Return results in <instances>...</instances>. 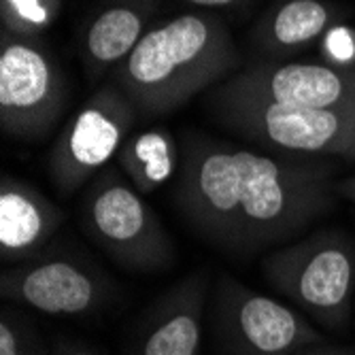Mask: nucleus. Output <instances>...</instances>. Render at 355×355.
<instances>
[{"instance_id":"obj_1","label":"nucleus","mask_w":355,"mask_h":355,"mask_svg":"<svg viewBox=\"0 0 355 355\" xmlns=\"http://www.w3.org/2000/svg\"><path fill=\"white\" fill-rule=\"evenodd\" d=\"M336 179L338 166L326 157L262 153L189 135L175 202L215 249L249 255L326 217L338 200Z\"/></svg>"},{"instance_id":"obj_2","label":"nucleus","mask_w":355,"mask_h":355,"mask_svg":"<svg viewBox=\"0 0 355 355\" xmlns=\"http://www.w3.org/2000/svg\"><path fill=\"white\" fill-rule=\"evenodd\" d=\"M230 30L213 13H181L151 26L115 69L113 83L143 117L177 111L239 71Z\"/></svg>"},{"instance_id":"obj_3","label":"nucleus","mask_w":355,"mask_h":355,"mask_svg":"<svg viewBox=\"0 0 355 355\" xmlns=\"http://www.w3.org/2000/svg\"><path fill=\"white\" fill-rule=\"evenodd\" d=\"M207 105L221 125L277 153L355 162V107L309 109L211 87Z\"/></svg>"},{"instance_id":"obj_4","label":"nucleus","mask_w":355,"mask_h":355,"mask_svg":"<svg viewBox=\"0 0 355 355\" xmlns=\"http://www.w3.org/2000/svg\"><path fill=\"white\" fill-rule=\"evenodd\" d=\"M268 285L326 330H345L355 298V241L321 230L262 260Z\"/></svg>"},{"instance_id":"obj_5","label":"nucleus","mask_w":355,"mask_h":355,"mask_svg":"<svg viewBox=\"0 0 355 355\" xmlns=\"http://www.w3.org/2000/svg\"><path fill=\"white\" fill-rule=\"evenodd\" d=\"M85 234L115 264L132 272H162L177 260L166 228L125 175L107 166L96 175L81 205Z\"/></svg>"},{"instance_id":"obj_6","label":"nucleus","mask_w":355,"mask_h":355,"mask_svg":"<svg viewBox=\"0 0 355 355\" xmlns=\"http://www.w3.org/2000/svg\"><path fill=\"white\" fill-rule=\"evenodd\" d=\"M211 315L223 355H302L324 343L300 311L228 275L215 285Z\"/></svg>"},{"instance_id":"obj_7","label":"nucleus","mask_w":355,"mask_h":355,"mask_svg":"<svg viewBox=\"0 0 355 355\" xmlns=\"http://www.w3.org/2000/svg\"><path fill=\"white\" fill-rule=\"evenodd\" d=\"M139 113L128 96L111 81L96 89L62 128L47 157L53 185L71 196L89 183L132 135Z\"/></svg>"},{"instance_id":"obj_8","label":"nucleus","mask_w":355,"mask_h":355,"mask_svg":"<svg viewBox=\"0 0 355 355\" xmlns=\"http://www.w3.org/2000/svg\"><path fill=\"white\" fill-rule=\"evenodd\" d=\"M67 103V79L41 39L3 32L0 39V125L15 139L45 137Z\"/></svg>"},{"instance_id":"obj_9","label":"nucleus","mask_w":355,"mask_h":355,"mask_svg":"<svg viewBox=\"0 0 355 355\" xmlns=\"http://www.w3.org/2000/svg\"><path fill=\"white\" fill-rule=\"evenodd\" d=\"M0 294L53 317H87L113 296L109 277L73 249H45L26 262L9 266L0 277Z\"/></svg>"},{"instance_id":"obj_10","label":"nucleus","mask_w":355,"mask_h":355,"mask_svg":"<svg viewBox=\"0 0 355 355\" xmlns=\"http://www.w3.org/2000/svg\"><path fill=\"white\" fill-rule=\"evenodd\" d=\"M217 85L289 107H355V64L257 60Z\"/></svg>"},{"instance_id":"obj_11","label":"nucleus","mask_w":355,"mask_h":355,"mask_svg":"<svg viewBox=\"0 0 355 355\" xmlns=\"http://www.w3.org/2000/svg\"><path fill=\"white\" fill-rule=\"evenodd\" d=\"M209 275L191 272L151 309L139 343V355H198L202 343Z\"/></svg>"},{"instance_id":"obj_12","label":"nucleus","mask_w":355,"mask_h":355,"mask_svg":"<svg viewBox=\"0 0 355 355\" xmlns=\"http://www.w3.org/2000/svg\"><path fill=\"white\" fill-rule=\"evenodd\" d=\"M67 215L47 196L15 177L0 183V257L19 264L43 253Z\"/></svg>"},{"instance_id":"obj_13","label":"nucleus","mask_w":355,"mask_h":355,"mask_svg":"<svg viewBox=\"0 0 355 355\" xmlns=\"http://www.w3.org/2000/svg\"><path fill=\"white\" fill-rule=\"evenodd\" d=\"M157 0H109L96 11L79 41V55L89 77H101L132 53L149 30Z\"/></svg>"},{"instance_id":"obj_14","label":"nucleus","mask_w":355,"mask_h":355,"mask_svg":"<svg viewBox=\"0 0 355 355\" xmlns=\"http://www.w3.org/2000/svg\"><path fill=\"white\" fill-rule=\"evenodd\" d=\"M347 11L330 0H279L255 28V41L270 53H292L324 39Z\"/></svg>"},{"instance_id":"obj_15","label":"nucleus","mask_w":355,"mask_h":355,"mask_svg":"<svg viewBox=\"0 0 355 355\" xmlns=\"http://www.w3.org/2000/svg\"><path fill=\"white\" fill-rule=\"evenodd\" d=\"M115 162L141 193H151L179 171L181 151L168 130L149 128L123 141Z\"/></svg>"},{"instance_id":"obj_16","label":"nucleus","mask_w":355,"mask_h":355,"mask_svg":"<svg viewBox=\"0 0 355 355\" xmlns=\"http://www.w3.org/2000/svg\"><path fill=\"white\" fill-rule=\"evenodd\" d=\"M64 0H0L3 32L24 39H39L58 19Z\"/></svg>"},{"instance_id":"obj_17","label":"nucleus","mask_w":355,"mask_h":355,"mask_svg":"<svg viewBox=\"0 0 355 355\" xmlns=\"http://www.w3.org/2000/svg\"><path fill=\"white\" fill-rule=\"evenodd\" d=\"M0 355H53L45 340L19 313L3 309L0 315Z\"/></svg>"},{"instance_id":"obj_18","label":"nucleus","mask_w":355,"mask_h":355,"mask_svg":"<svg viewBox=\"0 0 355 355\" xmlns=\"http://www.w3.org/2000/svg\"><path fill=\"white\" fill-rule=\"evenodd\" d=\"M324 51L328 55V62L338 64V67H351L355 64V32H351L347 26H336L328 35L321 39Z\"/></svg>"},{"instance_id":"obj_19","label":"nucleus","mask_w":355,"mask_h":355,"mask_svg":"<svg viewBox=\"0 0 355 355\" xmlns=\"http://www.w3.org/2000/svg\"><path fill=\"white\" fill-rule=\"evenodd\" d=\"M53 355H101L96 349L77 343V340H69V338H55L53 343Z\"/></svg>"},{"instance_id":"obj_20","label":"nucleus","mask_w":355,"mask_h":355,"mask_svg":"<svg viewBox=\"0 0 355 355\" xmlns=\"http://www.w3.org/2000/svg\"><path fill=\"white\" fill-rule=\"evenodd\" d=\"M302 355H355V349L351 347H336V345H326L324 343H319L311 349H306Z\"/></svg>"},{"instance_id":"obj_21","label":"nucleus","mask_w":355,"mask_h":355,"mask_svg":"<svg viewBox=\"0 0 355 355\" xmlns=\"http://www.w3.org/2000/svg\"><path fill=\"white\" fill-rule=\"evenodd\" d=\"M191 7H200V9H230V7H239L245 0H185Z\"/></svg>"},{"instance_id":"obj_22","label":"nucleus","mask_w":355,"mask_h":355,"mask_svg":"<svg viewBox=\"0 0 355 355\" xmlns=\"http://www.w3.org/2000/svg\"><path fill=\"white\" fill-rule=\"evenodd\" d=\"M336 193H338V198H345L351 205H355V173L336 183Z\"/></svg>"}]
</instances>
